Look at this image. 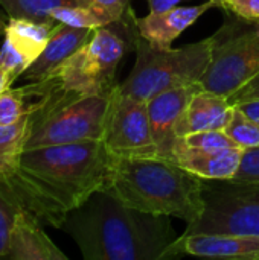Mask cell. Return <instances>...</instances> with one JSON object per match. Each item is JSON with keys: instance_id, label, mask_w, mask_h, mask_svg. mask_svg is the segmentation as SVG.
<instances>
[{"instance_id": "1", "label": "cell", "mask_w": 259, "mask_h": 260, "mask_svg": "<svg viewBox=\"0 0 259 260\" xmlns=\"http://www.w3.org/2000/svg\"><path fill=\"white\" fill-rule=\"evenodd\" d=\"M111 155L102 140L27 149L17 172L0 183V193L41 225L61 229L67 215L104 190Z\"/></svg>"}, {"instance_id": "2", "label": "cell", "mask_w": 259, "mask_h": 260, "mask_svg": "<svg viewBox=\"0 0 259 260\" xmlns=\"http://www.w3.org/2000/svg\"><path fill=\"white\" fill-rule=\"evenodd\" d=\"M87 260H162L179 238L171 216L128 207L105 190L72 210L63 227Z\"/></svg>"}, {"instance_id": "3", "label": "cell", "mask_w": 259, "mask_h": 260, "mask_svg": "<svg viewBox=\"0 0 259 260\" xmlns=\"http://www.w3.org/2000/svg\"><path fill=\"white\" fill-rule=\"evenodd\" d=\"M121 203L140 212L198 221L205 212V180L171 158L113 157L104 189Z\"/></svg>"}, {"instance_id": "4", "label": "cell", "mask_w": 259, "mask_h": 260, "mask_svg": "<svg viewBox=\"0 0 259 260\" xmlns=\"http://www.w3.org/2000/svg\"><path fill=\"white\" fill-rule=\"evenodd\" d=\"M134 47L136 62L127 79L119 84V91L148 102L163 91L198 84L211 59L212 38L182 47L156 49L140 35H134Z\"/></svg>"}, {"instance_id": "5", "label": "cell", "mask_w": 259, "mask_h": 260, "mask_svg": "<svg viewBox=\"0 0 259 260\" xmlns=\"http://www.w3.org/2000/svg\"><path fill=\"white\" fill-rule=\"evenodd\" d=\"M119 87V85H118ZM118 88L110 94L53 93L34 113L26 149L102 140Z\"/></svg>"}, {"instance_id": "6", "label": "cell", "mask_w": 259, "mask_h": 260, "mask_svg": "<svg viewBox=\"0 0 259 260\" xmlns=\"http://www.w3.org/2000/svg\"><path fill=\"white\" fill-rule=\"evenodd\" d=\"M125 53L127 41L116 30L98 27L50 76L75 96L110 94L118 88L116 70Z\"/></svg>"}, {"instance_id": "7", "label": "cell", "mask_w": 259, "mask_h": 260, "mask_svg": "<svg viewBox=\"0 0 259 260\" xmlns=\"http://www.w3.org/2000/svg\"><path fill=\"white\" fill-rule=\"evenodd\" d=\"M205 212L186 235L229 233L259 238V183L205 181Z\"/></svg>"}, {"instance_id": "8", "label": "cell", "mask_w": 259, "mask_h": 260, "mask_svg": "<svg viewBox=\"0 0 259 260\" xmlns=\"http://www.w3.org/2000/svg\"><path fill=\"white\" fill-rule=\"evenodd\" d=\"M211 38V59L200 84L205 90L231 98L259 73V23L244 30L223 27Z\"/></svg>"}, {"instance_id": "9", "label": "cell", "mask_w": 259, "mask_h": 260, "mask_svg": "<svg viewBox=\"0 0 259 260\" xmlns=\"http://www.w3.org/2000/svg\"><path fill=\"white\" fill-rule=\"evenodd\" d=\"M102 142L113 157L157 155L147 102L122 94L118 87Z\"/></svg>"}, {"instance_id": "10", "label": "cell", "mask_w": 259, "mask_h": 260, "mask_svg": "<svg viewBox=\"0 0 259 260\" xmlns=\"http://www.w3.org/2000/svg\"><path fill=\"white\" fill-rule=\"evenodd\" d=\"M200 88V82L183 85L179 88L163 91L147 102L157 155L172 160L176 146L180 139L179 128L185 116L186 107Z\"/></svg>"}, {"instance_id": "11", "label": "cell", "mask_w": 259, "mask_h": 260, "mask_svg": "<svg viewBox=\"0 0 259 260\" xmlns=\"http://www.w3.org/2000/svg\"><path fill=\"white\" fill-rule=\"evenodd\" d=\"M183 254L217 259L259 260V238L229 233L182 235L171 245L166 259Z\"/></svg>"}, {"instance_id": "12", "label": "cell", "mask_w": 259, "mask_h": 260, "mask_svg": "<svg viewBox=\"0 0 259 260\" xmlns=\"http://www.w3.org/2000/svg\"><path fill=\"white\" fill-rule=\"evenodd\" d=\"M214 6H217L215 0H206L202 5L176 6L162 12H148L145 17H134V27L153 47L169 49L176 38Z\"/></svg>"}, {"instance_id": "13", "label": "cell", "mask_w": 259, "mask_h": 260, "mask_svg": "<svg viewBox=\"0 0 259 260\" xmlns=\"http://www.w3.org/2000/svg\"><path fill=\"white\" fill-rule=\"evenodd\" d=\"M92 34L93 29L73 27L64 23H58L44 50L24 70L21 78L27 82H37L49 78L67 58H70L81 46L87 43Z\"/></svg>"}, {"instance_id": "14", "label": "cell", "mask_w": 259, "mask_h": 260, "mask_svg": "<svg viewBox=\"0 0 259 260\" xmlns=\"http://www.w3.org/2000/svg\"><path fill=\"white\" fill-rule=\"evenodd\" d=\"M11 260H66L67 256L50 241L41 224L27 212L18 210L9 236L8 254Z\"/></svg>"}, {"instance_id": "15", "label": "cell", "mask_w": 259, "mask_h": 260, "mask_svg": "<svg viewBox=\"0 0 259 260\" xmlns=\"http://www.w3.org/2000/svg\"><path fill=\"white\" fill-rule=\"evenodd\" d=\"M243 154L244 149L241 148H226L208 152L188 149L177 143L172 160L206 181H227L237 175Z\"/></svg>"}, {"instance_id": "16", "label": "cell", "mask_w": 259, "mask_h": 260, "mask_svg": "<svg viewBox=\"0 0 259 260\" xmlns=\"http://www.w3.org/2000/svg\"><path fill=\"white\" fill-rule=\"evenodd\" d=\"M235 111V105L229 98L205 90L203 87L189 101L185 116L182 119L179 136L189 133L223 129L227 126Z\"/></svg>"}, {"instance_id": "17", "label": "cell", "mask_w": 259, "mask_h": 260, "mask_svg": "<svg viewBox=\"0 0 259 260\" xmlns=\"http://www.w3.org/2000/svg\"><path fill=\"white\" fill-rule=\"evenodd\" d=\"M56 24L58 23H40L27 18L9 17L5 29V40L31 66L44 50Z\"/></svg>"}, {"instance_id": "18", "label": "cell", "mask_w": 259, "mask_h": 260, "mask_svg": "<svg viewBox=\"0 0 259 260\" xmlns=\"http://www.w3.org/2000/svg\"><path fill=\"white\" fill-rule=\"evenodd\" d=\"M31 129V114L12 125H0V183L8 181L18 169Z\"/></svg>"}, {"instance_id": "19", "label": "cell", "mask_w": 259, "mask_h": 260, "mask_svg": "<svg viewBox=\"0 0 259 260\" xmlns=\"http://www.w3.org/2000/svg\"><path fill=\"white\" fill-rule=\"evenodd\" d=\"M6 14L12 18H27L40 23H58L52 18V9L64 5H84L82 0H0Z\"/></svg>"}, {"instance_id": "20", "label": "cell", "mask_w": 259, "mask_h": 260, "mask_svg": "<svg viewBox=\"0 0 259 260\" xmlns=\"http://www.w3.org/2000/svg\"><path fill=\"white\" fill-rule=\"evenodd\" d=\"M52 18L58 23H64L73 27H84V29H98L104 26L113 24L111 18L89 5H64L52 9Z\"/></svg>"}, {"instance_id": "21", "label": "cell", "mask_w": 259, "mask_h": 260, "mask_svg": "<svg viewBox=\"0 0 259 260\" xmlns=\"http://www.w3.org/2000/svg\"><path fill=\"white\" fill-rule=\"evenodd\" d=\"M34 111L26 88H6L0 94V125H12Z\"/></svg>"}, {"instance_id": "22", "label": "cell", "mask_w": 259, "mask_h": 260, "mask_svg": "<svg viewBox=\"0 0 259 260\" xmlns=\"http://www.w3.org/2000/svg\"><path fill=\"white\" fill-rule=\"evenodd\" d=\"M226 134L241 149L259 148V122L243 113L237 105L232 119L224 128Z\"/></svg>"}, {"instance_id": "23", "label": "cell", "mask_w": 259, "mask_h": 260, "mask_svg": "<svg viewBox=\"0 0 259 260\" xmlns=\"http://www.w3.org/2000/svg\"><path fill=\"white\" fill-rule=\"evenodd\" d=\"M179 145L188 149L195 151H221L226 148H238L232 139L223 129H212V131H197L189 133L179 139Z\"/></svg>"}, {"instance_id": "24", "label": "cell", "mask_w": 259, "mask_h": 260, "mask_svg": "<svg viewBox=\"0 0 259 260\" xmlns=\"http://www.w3.org/2000/svg\"><path fill=\"white\" fill-rule=\"evenodd\" d=\"M215 5L244 23H259V0H215Z\"/></svg>"}, {"instance_id": "25", "label": "cell", "mask_w": 259, "mask_h": 260, "mask_svg": "<svg viewBox=\"0 0 259 260\" xmlns=\"http://www.w3.org/2000/svg\"><path fill=\"white\" fill-rule=\"evenodd\" d=\"M82 3L105 12L113 23L124 24L127 20L134 18L130 8V0H82Z\"/></svg>"}, {"instance_id": "26", "label": "cell", "mask_w": 259, "mask_h": 260, "mask_svg": "<svg viewBox=\"0 0 259 260\" xmlns=\"http://www.w3.org/2000/svg\"><path fill=\"white\" fill-rule=\"evenodd\" d=\"M18 209L12 206L2 193H0V259H5L9 247L11 229L14 224V218Z\"/></svg>"}, {"instance_id": "27", "label": "cell", "mask_w": 259, "mask_h": 260, "mask_svg": "<svg viewBox=\"0 0 259 260\" xmlns=\"http://www.w3.org/2000/svg\"><path fill=\"white\" fill-rule=\"evenodd\" d=\"M237 183H259V148L246 149L237 175L231 180Z\"/></svg>"}, {"instance_id": "28", "label": "cell", "mask_w": 259, "mask_h": 260, "mask_svg": "<svg viewBox=\"0 0 259 260\" xmlns=\"http://www.w3.org/2000/svg\"><path fill=\"white\" fill-rule=\"evenodd\" d=\"M0 66L5 67L17 79L29 67V62L5 40L0 49Z\"/></svg>"}, {"instance_id": "29", "label": "cell", "mask_w": 259, "mask_h": 260, "mask_svg": "<svg viewBox=\"0 0 259 260\" xmlns=\"http://www.w3.org/2000/svg\"><path fill=\"white\" fill-rule=\"evenodd\" d=\"M259 98V73L249 81L244 87H241L237 93H234L229 99L234 105L246 102V101H252V99H258Z\"/></svg>"}, {"instance_id": "30", "label": "cell", "mask_w": 259, "mask_h": 260, "mask_svg": "<svg viewBox=\"0 0 259 260\" xmlns=\"http://www.w3.org/2000/svg\"><path fill=\"white\" fill-rule=\"evenodd\" d=\"M186 0H147L150 12H162V11H168L172 9L176 6H180V3H183Z\"/></svg>"}, {"instance_id": "31", "label": "cell", "mask_w": 259, "mask_h": 260, "mask_svg": "<svg viewBox=\"0 0 259 260\" xmlns=\"http://www.w3.org/2000/svg\"><path fill=\"white\" fill-rule=\"evenodd\" d=\"M237 107L243 113H246L249 117H252L253 120L259 122V98L258 99H252V101H246V102L237 104Z\"/></svg>"}, {"instance_id": "32", "label": "cell", "mask_w": 259, "mask_h": 260, "mask_svg": "<svg viewBox=\"0 0 259 260\" xmlns=\"http://www.w3.org/2000/svg\"><path fill=\"white\" fill-rule=\"evenodd\" d=\"M14 81H15V78H14L5 67L0 66V94H2L6 88H9L11 84H12Z\"/></svg>"}, {"instance_id": "33", "label": "cell", "mask_w": 259, "mask_h": 260, "mask_svg": "<svg viewBox=\"0 0 259 260\" xmlns=\"http://www.w3.org/2000/svg\"><path fill=\"white\" fill-rule=\"evenodd\" d=\"M8 20H9V17H6V15L0 11V35H5V29H6Z\"/></svg>"}]
</instances>
